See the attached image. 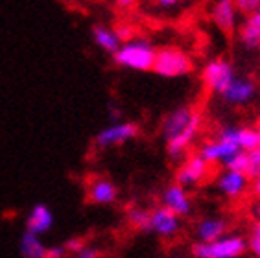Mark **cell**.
<instances>
[{
    "label": "cell",
    "mask_w": 260,
    "mask_h": 258,
    "mask_svg": "<svg viewBox=\"0 0 260 258\" xmlns=\"http://www.w3.org/2000/svg\"><path fill=\"white\" fill-rule=\"evenodd\" d=\"M67 254H69V251L65 249V245H52V247H46L45 258H65Z\"/></svg>",
    "instance_id": "obj_27"
},
{
    "label": "cell",
    "mask_w": 260,
    "mask_h": 258,
    "mask_svg": "<svg viewBox=\"0 0 260 258\" xmlns=\"http://www.w3.org/2000/svg\"><path fill=\"white\" fill-rule=\"evenodd\" d=\"M247 251V238L240 234H225L216 242L192 243L190 254L194 258H240Z\"/></svg>",
    "instance_id": "obj_2"
},
{
    "label": "cell",
    "mask_w": 260,
    "mask_h": 258,
    "mask_svg": "<svg viewBox=\"0 0 260 258\" xmlns=\"http://www.w3.org/2000/svg\"><path fill=\"white\" fill-rule=\"evenodd\" d=\"M236 6L235 0H218L212 8V20L223 34H233L236 26Z\"/></svg>",
    "instance_id": "obj_14"
},
{
    "label": "cell",
    "mask_w": 260,
    "mask_h": 258,
    "mask_svg": "<svg viewBox=\"0 0 260 258\" xmlns=\"http://www.w3.org/2000/svg\"><path fill=\"white\" fill-rule=\"evenodd\" d=\"M256 129H258V131H260V120H258V127H256Z\"/></svg>",
    "instance_id": "obj_34"
},
{
    "label": "cell",
    "mask_w": 260,
    "mask_h": 258,
    "mask_svg": "<svg viewBox=\"0 0 260 258\" xmlns=\"http://www.w3.org/2000/svg\"><path fill=\"white\" fill-rule=\"evenodd\" d=\"M19 253L22 258H45L46 245L43 243L41 236L24 231V234L20 236V242H19Z\"/></svg>",
    "instance_id": "obj_19"
},
{
    "label": "cell",
    "mask_w": 260,
    "mask_h": 258,
    "mask_svg": "<svg viewBox=\"0 0 260 258\" xmlns=\"http://www.w3.org/2000/svg\"><path fill=\"white\" fill-rule=\"evenodd\" d=\"M255 214H256V218L260 219V199L255 203Z\"/></svg>",
    "instance_id": "obj_32"
},
{
    "label": "cell",
    "mask_w": 260,
    "mask_h": 258,
    "mask_svg": "<svg viewBox=\"0 0 260 258\" xmlns=\"http://www.w3.org/2000/svg\"><path fill=\"white\" fill-rule=\"evenodd\" d=\"M240 41L247 48H258L260 46V10L247 15L244 24L240 26Z\"/></svg>",
    "instance_id": "obj_17"
},
{
    "label": "cell",
    "mask_w": 260,
    "mask_h": 258,
    "mask_svg": "<svg viewBox=\"0 0 260 258\" xmlns=\"http://www.w3.org/2000/svg\"><path fill=\"white\" fill-rule=\"evenodd\" d=\"M247 249H249L253 256L260 258V221H255L251 225L249 238H247Z\"/></svg>",
    "instance_id": "obj_23"
},
{
    "label": "cell",
    "mask_w": 260,
    "mask_h": 258,
    "mask_svg": "<svg viewBox=\"0 0 260 258\" xmlns=\"http://www.w3.org/2000/svg\"><path fill=\"white\" fill-rule=\"evenodd\" d=\"M155 54L157 50L146 39H131L124 43L120 50L115 54V63L125 67V69L146 72V70L153 69Z\"/></svg>",
    "instance_id": "obj_3"
},
{
    "label": "cell",
    "mask_w": 260,
    "mask_h": 258,
    "mask_svg": "<svg viewBox=\"0 0 260 258\" xmlns=\"http://www.w3.org/2000/svg\"><path fill=\"white\" fill-rule=\"evenodd\" d=\"M227 170H233V172H240V174L247 175V170H249V151H238L236 155H233L225 164H223Z\"/></svg>",
    "instance_id": "obj_22"
},
{
    "label": "cell",
    "mask_w": 260,
    "mask_h": 258,
    "mask_svg": "<svg viewBox=\"0 0 260 258\" xmlns=\"http://www.w3.org/2000/svg\"><path fill=\"white\" fill-rule=\"evenodd\" d=\"M116 6H120V8H124V10H127V8H131V6L135 4V0H115Z\"/></svg>",
    "instance_id": "obj_31"
},
{
    "label": "cell",
    "mask_w": 260,
    "mask_h": 258,
    "mask_svg": "<svg viewBox=\"0 0 260 258\" xmlns=\"http://www.w3.org/2000/svg\"><path fill=\"white\" fill-rule=\"evenodd\" d=\"M100 256H102L100 249L92 247V245H85L80 253L74 254V258H100Z\"/></svg>",
    "instance_id": "obj_28"
},
{
    "label": "cell",
    "mask_w": 260,
    "mask_h": 258,
    "mask_svg": "<svg viewBox=\"0 0 260 258\" xmlns=\"http://www.w3.org/2000/svg\"><path fill=\"white\" fill-rule=\"evenodd\" d=\"M170 258H188V256H185V254H179V253H177V254H172Z\"/></svg>",
    "instance_id": "obj_33"
},
{
    "label": "cell",
    "mask_w": 260,
    "mask_h": 258,
    "mask_svg": "<svg viewBox=\"0 0 260 258\" xmlns=\"http://www.w3.org/2000/svg\"><path fill=\"white\" fill-rule=\"evenodd\" d=\"M238 144L244 151H253L260 146V131L255 127H238Z\"/></svg>",
    "instance_id": "obj_21"
},
{
    "label": "cell",
    "mask_w": 260,
    "mask_h": 258,
    "mask_svg": "<svg viewBox=\"0 0 260 258\" xmlns=\"http://www.w3.org/2000/svg\"><path fill=\"white\" fill-rule=\"evenodd\" d=\"M260 175V146L253 151H249V170H247V179H255Z\"/></svg>",
    "instance_id": "obj_25"
},
{
    "label": "cell",
    "mask_w": 260,
    "mask_h": 258,
    "mask_svg": "<svg viewBox=\"0 0 260 258\" xmlns=\"http://www.w3.org/2000/svg\"><path fill=\"white\" fill-rule=\"evenodd\" d=\"M162 207L170 209L179 218H186L192 212L190 196H188L186 188H183L181 184L174 183L170 186H166L165 192H162Z\"/></svg>",
    "instance_id": "obj_10"
},
{
    "label": "cell",
    "mask_w": 260,
    "mask_h": 258,
    "mask_svg": "<svg viewBox=\"0 0 260 258\" xmlns=\"http://www.w3.org/2000/svg\"><path fill=\"white\" fill-rule=\"evenodd\" d=\"M256 92V85L253 83L247 78H235L233 83L229 85V89L223 92V98L229 102V104L240 105V104H247Z\"/></svg>",
    "instance_id": "obj_15"
},
{
    "label": "cell",
    "mask_w": 260,
    "mask_h": 258,
    "mask_svg": "<svg viewBox=\"0 0 260 258\" xmlns=\"http://www.w3.org/2000/svg\"><path fill=\"white\" fill-rule=\"evenodd\" d=\"M157 6H160V8H165V10H170V8H175V6L179 4L181 0H155Z\"/></svg>",
    "instance_id": "obj_29"
},
{
    "label": "cell",
    "mask_w": 260,
    "mask_h": 258,
    "mask_svg": "<svg viewBox=\"0 0 260 258\" xmlns=\"http://www.w3.org/2000/svg\"><path fill=\"white\" fill-rule=\"evenodd\" d=\"M251 188H253V194L260 199V175L253 179V186H251Z\"/></svg>",
    "instance_id": "obj_30"
},
{
    "label": "cell",
    "mask_w": 260,
    "mask_h": 258,
    "mask_svg": "<svg viewBox=\"0 0 260 258\" xmlns=\"http://www.w3.org/2000/svg\"><path fill=\"white\" fill-rule=\"evenodd\" d=\"M238 151H242L240 144H238V127H223L218 135V139L210 140L201 148L200 155L207 163L225 164Z\"/></svg>",
    "instance_id": "obj_5"
},
{
    "label": "cell",
    "mask_w": 260,
    "mask_h": 258,
    "mask_svg": "<svg viewBox=\"0 0 260 258\" xmlns=\"http://www.w3.org/2000/svg\"><path fill=\"white\" fill-rule=\"evenodd\" d=\"M201 127V116L188 105L175 107L162 122V137L170 159L177 160L188 151Z\"/></svg>",
    "instance_id": "obj_1"
},
{
    "label": "cell",
    "mask_w": 260,
    "mask_h": 258,
    "mask_svg": "<svg viewBox=\"0 0 260 258\" xmlns=\"http://www.w3.org/2000/svg\"><path fill=\"white\" fill-rule=\"evenodd\" d=\"M181 218L166 207H157L150 214V233L157 234L160 238H172L179 233Z\"/></svg>",
    "instance_id": "obj_9"
},
{
    "label": "cell",
    "mask_w": 260,
    "mask_h": 258,
    "mask_svg": "<svg viewBox=\"0 0 260 258\" xmlns=\"http://www.w3.org/2000/svg\"><path fill=\"white\" fill-rule=\"evenodd\" d=\"M153 72L162 78H183L188 76L194 70L190 55L175 46H165L157 50L155 63H153Z\"/></svg>",
    "instance_id": "obj_4"
},
{
    "label": "cell",
    "mask_w": 260,
    "mask_h": 258,
    "mask_svg": "<svg viewBox=\"0 0 260 258\" xmlns=\"http://www.w3.org/2000/svg\"><path fill=\"white\" fill-rule=\"evenodd\" d=\"M24 223L28 233L41 236V234H46L52 229V225H54V214H52V210L45 203H37L30 209Z\"/></svg>",
    "instance_id": "obj_12"
},
{
    "label": "cell",
    "mask_w": 260,
    "mask_h": 258,
    "mask_svg": "<svg viewBox=\"0 0 260 258\" xmlns=\"http://www.w3.org/2000/svg\"><path fill=\"white\" fill-rule=\"evenodd\" d=\"M247 184H249L247 175L240 174V172H233V170H225L218 177V190L231 199L240 198L242 194L247 190Z\"/></svg>",
    "instance_id": "obj_13"
},
{
    "label": "cell",
    "mask_w": 260,
    "mask_h": 258,
    "mask_svg": "<svg viewBox=\"0 0 260 258\" xmlns=\"http://www.w3.org/2000/svg\"><path fill=\"white\" fill-rule=\"evenodd\" d=\"M236 11L244 13L245 17L260 10V0H235Z\"/></svg>",
    "instance_id": "obj_24"
},
{
    "label": "cell",
    "mask_w": 260,
    "mask_h": 258,
    "mask_svg": "<svg viewBox=\"0 0 260 258\" xmlns=\"http://www.w3.org/2000/svg\"><path fill=\"white\" fill-rule=\"evenodd\" d=\"M235 78V70H233L229 61L225 59L209 61L203 72H201V80H203L205 87L210 92H216V94H223Z\"/></svg>",
    "instance_id": "obj_6"
},
{
    "label": "cell",
    "mask_w": 260,
    "mask_h": 258,
    "mask_svg": "<svg viewBox=\"0 0 260 258\" xmlns=\"http://www.w3.org/2000/svg\"><path fill=\"white\" fill-rule=\"evenodd\" d=\"M150 210L142 209V207H131L127 210V221L137 231H150Z\"/></svg>",
    "instance_id": "obj_20"
},
{
    "label": "cell",
    "mask_w": 260,
    "mask_h": 258,
    "mask_svg": "<svg viewBox=\"0 0 260 258\" xmlns=\"http://www.w3.org/2000/svg\"><path fill=\"white\" fill-rule=\"evenodd\" d=\"M92 39H94V43L100 46L102 50H105V52H109V54H113V55H115L116 52L120 50V46L124 45L115 30H109L107 26H102V24H96L94 28H92Z\"/></svg>",
    "instance_id": "obj_18"
},
{
    "label": "cell",
    "mask_w": 260,
    "mask_h": 258,
    "mask_svg": "<svg viewBox=\"0 0 260 258\" xmlns=\"http://www.w3.org/2000/svg\"><path fill=\"white\" fill-rule=\"evenodd\" d=\"M137 135H139V125L135 122H115L96 135V146L102 149L120 146L127 140L135 139Z\"/></svg>",
    "instance_id": "obj_7"
},
{
    "label": "cell",
    "mask_w": 260,
    "mask_h": 258,
    "mask_svg": "<svg viewBox=\"0 0 260 258\" xmlns=\"http://www.w3.org/2000/svg\"><path fill=\"white\" fill-rule=\"evenodd\" d=\"M85 245H87V243H85V240H83V238H70V240H67V242H65V249L72 254L80 253Z\"/></svg>",
    "instance_id": "obj_26"
},
{
    "label": "cell",
    "mask_w": 260,
    "mask_h": 258,
    "mask_svg": "<svg viewBox=\"0 0 260 258\" xmlns=\"http://www.w3.org/2000/svg\"><path fill=\"white\" fill-rule=\"evenodd\" d=\"M227 234V221L223 218H205L196 225L198 242H216Z\"/></svg>",
    "instance_id": "obj_16"
},
{
    "label": "cell",
    "mask_w": 260,
    "mask_h": 258,
    "mask_svg": "<svg viewBox=\"0 0 260 258\" xmlns=\"http://www.w3.org/2000/svg\"><path fill=\"white\" fill-rule=\"evenodd\" d=\"M207 174H209V163L200 153H196L192 157H188L177 168V172H175V183L181 184L183 188L196 186V184L201 183L207 177Z\"/></svg>",
    "instance_id": "obj_8"
},
{
    "label": "cell",
    "mask_w": 260,
    "mask_h": 258,
    "mask_svg": "<svg viewBox=\"0 0 260 258\" xmlns=\"http://www.w3.org/2000/svg\"><path fill=\"white\" fill-rule=\"evenodd\" d=\"M87 198L94 205H113L118 199V186L111 179L96 177L89 183Z\"/></svg>",
    "instance_id": "obj_11"
}]
</instances>
